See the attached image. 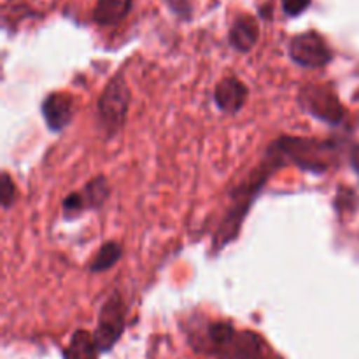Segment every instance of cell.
<instances>
[{"label": "cell", "instance_id": "obj_1", "mask_svg": "<svg viewBox=\"0 0 359 359\" xmlns=\"http://www.w3.org/2000/svg\"><path fill=\"white\" fill-rule=\"evenodd\" d=\"M284 165H290L286 153L283 151L280 144L272 142V146L266 151L265 158H263L262 163L258 165V168L251 172L248 179L241 182L237 188L231 191L230 195V207H228L226 216L221 221L219 228L216 231V237H214L212 251L219 252L221 249L226 248L228 244L237 238V235L241 233V228L244 219L248 217L249 209H251L252 202L258 198L259 191L263 189V186L269 182V179L276 174L279 168H283Z\"/></svg>", "mask_w": 359, "mask_h": 359}, {"label": "cell", "instance_id": "obj_2", "mask_svg": "<svg viewBox=\"0 0 359 359\" xmlns=\"http://www.w3.org/2000/svg\"><path fill=\"white\" fill-rule=\"evenodd\" d=\"M132 91L123 74H116L105 88L102 90L97 100V118L100 130L107 137H114L121 132L128 116Z\"/></svg>", "mask_w": 359, "mask_h": 359}, {"label": "cell", "instance_id": "obj_3", "mask_svg": "<svg viewBox=\"0 0 359 359\" xmlns=\"http://www.w3.org/2000/svg\"><path fill=\"white\" fill-rule=\"evenodd\" d=\"M298 102L302 109L314 116L319 121H325L328 125H340L346 118V109L340 104L339 97L333 93V90L325 84H305L300 88Z\"/></svg>", "mask_w": 359, "mask_h": 359}, {"label": "cell", "instance_id": "obj_4", "mask_svg": "<svg viewBox=\"0 0 359 359\" xmlns=\"http://www.w3.org/2000/svg\"><path fill=\"white\" fill-rule=\"evenodd\" d=\"M290 58L305 69H325L333 60V51L319 32L307 30L291 37L287 44Z\"/></svg>", "mask_w": 359, "mask_h": 359}, {"label": "cell", "instance_id": "obj_5", "mask_svg": "<svg viewBox=\"0 0 359 359\" xmlns=\"http://www.w3.org/2000/svg\"><path fill=\"white\" fill-rule=\"evenodd\" d=\"M126 328V307L119 293H112L98 312V325L93 337L100 353H107L121 339Z\"/></svg>", "mask_w": 359, "mask_h": 359}, {"label": "cell", "instance_id": "obj_6", "mask_svg": "<svg viewBox=\"0 0 359 359\" xmlns=\"http://www.w3.org/2000/svg\"><path fill=\"white\" fill-rule=\"evenodd\" d=\"M109 195H111V186H109L107 177L98 175L91 179L81 191L70 193L63 200V214L65 217H76L84 210L100 209L107 202Z\"/></svg>", "mask_w": 359, "mask_h": 359}, {"label": "cell", "instance_id": "obj_7", "mask_svg": "<svg viewBox=\"0 0 359 359\" xmlns=\"http://www.w3.org/2000/svg\"><path fill=\"white\" fill-rule=\"evenodd\" d=\"M42 118L51 132H62L74 118V98L67 93H51L42 102Z\"/></svg>", "mask_w": 359, "mask_h": 359}, {"label": "cell", "instance_id": "obj_8", "mask_svg": "<svg viewBox=\"0 0 359 359\" xmlns=\"http://www.w3.org/2000/svg\"><path fill=\"white\" fill-rule=\"evenodd\" d=\"M248 97V86L237 77H224L214 88V104L226 114H235V112L242 111Z\"/></svg>", "mask_w": 359, "mask_h": 359}, {"label": "cell", "instance_id": "obj_9", "mask_svg": "<svg viewBox=\"0 0 359 359\" xmlns=\"http://www.w3.org/2000/svg\"><path fill=\"white\" fill-rule=\"evenodd\" d=\"M259 41V23L251 14H241L231 23L228 32V42L238 53L252 51Z\"/></svg>", "mask_w": 359, "mask_h": 359}, {"label": "cell", "instance_id": "obj_10", "mask_svg": "<svg viewBox=\"0 0 359 359\" xmlns=\"http://www.w3.org/2000/svg\"><path fill=\"white\" fill-rule=\"evenodd\" d=\"M226 359H272V353L258 333L241 332L235 337Z\"/></svg>", "mask_w": 359, "mask_h": 359}, {"label": "cell", "instance_id": "obj_11", "mask_svg": "<svg viewBox=\"0 0 359 359\" xmlns=\"http://www.w3.org/2000/svg\"><path fill=\"white\" fill-rule=\"evenodd\" d=\"M132 7L133 0H97L91 11V20L100 27H114L128 16Z\"/></svg>", "mask_w": 359, "mask_h": 359}, {"label": "cell", "instance_id": "obj_12", "mask_svg": "<svg viewBox=\"0 0 359 359\" xmlns=\"http://www.w3.org/2000/svg\"><path fill=\"white\" fill-rule=\"evenodd\" d=\"M98 346L93 333L77 330L70 339L69 346L63 349V359H98Z\"/></svg>", "mask_w": 359, "mask_h": 359}, {"label": "cell", "instance_id": "obj_13", "mask_svg": "<svg viewBox=\"0 0 359 359\" xmlns=\"http://www.w3.org/2000/svg\"><path fill=\"white\" fill-rule=\"evenodd\" d=\"M121 258H123V245L114 241L105 242V244L98 249L93 262L90 263V270L93 273L107 272V270H111Z\"/></svg>", "mask_w": 359, "mask_h": 359}, {"label": "cell", "instance_id": "obj_14", "mask_svg": "<svg viewBox=\"0 0 359 359\" xmlns=\"http://www.w3.org/2000/svg\"><path fill=\"white\" fill-rule=\"evenodd\" d=\"M161 2L167 6V9L174 16H177L182 21H189L193 18V13H195L193 0H161Z\"/></svg>", "mask_w": 359, "mask_h": 359}, {"label": "cell", "instance_id": "obj_15", "mask_svg": "<svg viewBox=\"0 0 359 359\" xmlns=\"http://www.w3.org/2000/svg\"><path fill=\"white\" fill-rule=\"evenodd\" d=\"M16 186H14L13 179L7 172L2 174V186H0V202H2V209L9 210L11 205L14 203V198H16Z\"/></svg>", "mask_w": 359, "mask_h": 359}, {"label": "cell", "instance_id": "obj_16", "mask_svg": "<svg viewBox=\"0 0 359 359\" xmlns=\"http://www.w3.org/2000/svg\"><path fill=\"white\" fill-rule=\"evenodd\" d=\"M312 0H280V6H283V13L287 18H297L302 16L305 11L311 7Z\"/></svg>", "mask_w": 359, "mask_h": 359}, {"label": "cell", "instance_id": "obj_17", "mask_svg": "<svg viewBox=\"0 0 359 359\" xmlns=\"http://www.w3.org/2000/svg\"><path fill=\"white\" fill-rule=\"evenodd\" d=\"M351 165H353L354 172L359 175V144L351 149Z\"/></svg>", "mask_w": 359, "mask_h": 359}]
</instances>
